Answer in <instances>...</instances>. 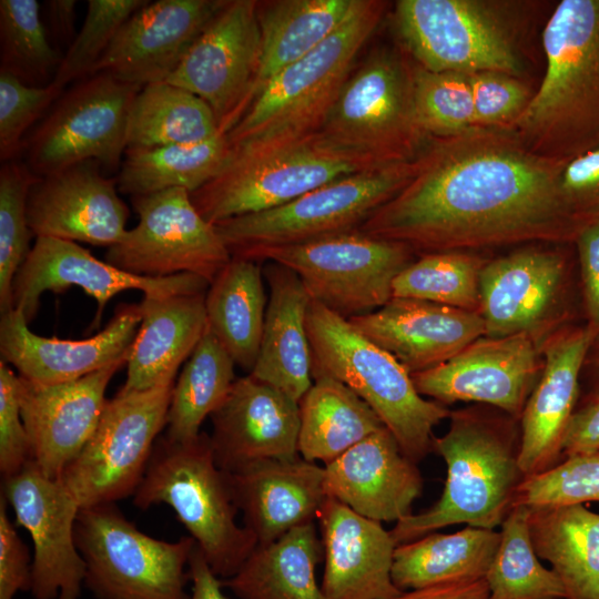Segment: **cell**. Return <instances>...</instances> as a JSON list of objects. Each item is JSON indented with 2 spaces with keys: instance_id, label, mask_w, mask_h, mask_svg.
<instances>
[{
  "instance_id": "obj_59",
  "label": "cell",
  "mask_w": 599,
  "mask_h": 599,
  "mask_svg": "<svg viewBox=\"0 0 599 599\" xmlns=\"http://www.w3.org/2000/svg\"><path fill=\"white\" fill-rule=\"evenodd\" d=\"M597 397H599V334L593 338L583 363L579 402Z\"/></svg>"
},
{
  "instance_id": "obj_26",
  "label": "cell",
  "mask_w": 599,
  "mask_h": 599,
  "mask_svg": "<svg viewBox=\"0 0 599 599\" xmlns=\"http://www.w3.org/2000/svg\"><path fill=\"white\" fill-rule=\"evenodd\" d=\"M210 417L214 458L224 471L263 459L300 457L298 403L250 374L235 379Z\"/></svg>"
},
{
  "instance_id": "obj_21",
  "label": "cell",
  "mask_w": 599,
  "mask_h": 599,
  "mask_svg": "<svg viewBox=\"0 0 599 599\" xmlns=\"http://www.w3.org/2000/svg\"><path fill=\"white\" fill-rule=\"evenodd\" d=\"M595 337L585 323H571L541 344V373L519 419V465L526 478L562 459L565 437L580 398L583 363Z\"/></svg>"
},
{
  "instance_id": "obj_15",
  "label": "cell",
  "mask_w": 599,
  "mask_h": 599,
  "mask_svg": "<svg viewBox=\"0 0 599 599\" xmlns=\"http://www.w3.org/2000/svg\"><path fill=\"white\" fill-rule=\"evenodd\" d=\"M141 89L104 72L78 81L28 139L29 169L39 177L87 161L119 170L130 110Z\"/></svg>"
},
{
  "instance_id": "obj_54",
  "label": "cell",
  "mask_w": 599,
  "mask_h": 599,
  "mask_svg": "<svg viewBox=\"0 0 599 599\" xmlns=\"http://www.w3.org/2000/svg\"><path fill=\"white\" fill-rule=\"evenodd\" d=\"M583 323L599 334V222L586 227L573 243Z\"/></svg>"
},
{
  "instance_id": "obj_1",
  "label": "cell",
  "mask_w": 599,
  "mask_h": 599,
  "mask_svg": "<svg viewBox=\"0 0 599 599\" xmlns=\"http://www.w3.org/2000/svg\"><path fill=\"white\" fill-rule=\"evenodd\" d=\"M566 163L534 152L510 126L432 136L407 183L357 231L420 255L573 244L583 229L561 193Z\"/></svg>"
},
{
  "instance_id": "obj_47",
  "label": "cell",
  "mask_w": 599,
  "mask_h": 599,
  "mask_svg": "<svg viewBox=\"0 0 599 599\" xmlns=\"http://www.w3.org/2000/svg\"><path fill=\"white\" fill-rule=\"evenodd\" d=\"M148 0H89L85 19L62 58L53 83L65 88L91 75L120 28Z\"/></svg>"
},
{
  "instance_id": "obj_22",
  "label": "cell",
  "mask_w": 599,
  "mask_h": 599,
  "mask_svg": "<svg viewBox=\"0 0 599 599\" xmlns=\"http://www.w3.org/2000/svg\"><path fill=\"white\" fill-rule=\"evenodd\" d=\"M229 0L148 1L120 28L91 74L143 88L166 81Z\"/></svg>"
},
{
  "instance_id": "obj_58",
  "label": "cell",
  "mask_w": 599,
  "mask_h": 599,
  "mask_svg": "<svg viewBox=\"0 0 599 599\" xmlns=\"http://www.w3.org/2000/svg\"><path fill=\"white\" fill-rule=\"evenodd\" d=\"M75 0H48L45 13L51 34L60 43L70 45L74 40Z\"/></svg>"
},
{
  "instance_id": "obj_4",
  "label": "cell",
  "mask_w": 599,
  "mask_h": 599,
  "mask_svg": "<svg viewBox=\"0 0 599 599\" xmlns=\"http://www.w3.org/2000/svg\"><path fill=\"white\" fill-rule=\"evenodd\" d=\"M306 329L312 377L328 376L359 396L415 463L433 451L434 428L450 415L447 406L422 396L412 375L351 322L312 300Z\"/></svg>"
},
{
  "instance_id": "obj_32",
  "label": "cell",
  "mask_w": 599,
  "mask_h": 599,
  "mask_svg": "<svg viewBox=\"0 0 599 599\" xmlns=\"http://www.w3.org/2000/svg\"><path fill=\"white\" fill-rule=\"evenodd\" d=\"M206 292L166 296L143 295L142 321L130 347L124 393L175 382L207 328Z\"/></svg>"
},
{
  "instance_id": "obj_28",
  "label": "cell",
  "mask_w": 599,
  "mask_h": 599,
  "mask_svg": "<svg viewBox=\"0 0 599 599\" xmlns=\"http://www.w3.org/2000/svg\"><path fill=\"white\" fill-rule=\"evenodd\" d=\"M348 321L410 375L443 364L485 335L479 313L415 298L393 297Z\"/></svg>"
},
{
  "instance_id": "obj_35",
  "label": "cell",
  "mask_w": 599,
  "mask_h": 599,
  "mask_svg": "<svg viewBox=\"0 0 599 599\" xmlns=\"http://www.w3.org/2000/svg\"><path fill=\"white\" fill-rule=\"evenodd\" d=\"M500 531L466 526L453 534L433 531L398 544L392 578L402 590L463 582L486 577Z\"/></svg>"
},
{
  "instance_id": "obj_38",
  "label": "cell",
  "mask_w": 599,
  "mask_h": 599,
  "mask_svg": "<svg viewBox=\"0 0 599 599\" xmlns=\"http://www.w3.org/2000/svg\"><path fill=\"white\" fill-rule=\"evenodd\" d=\"M298 408V453L313 463L328 464L385 427L359 396L328 376L313 378Z\"/></svg>"
},
{
  "instance_id": "obj_42",
  "label": "cell",
  "mask_w": 599,
  "mask_h": 599,
  "mask_svg": "<svg viewBox=\"0 0 599 599\" xmlns=\"http://www.w3.org/2000/svg\"><path fill=\"white\" fill-rule=\"evenodd\" d=\"M528 516L529 507L515 505L500 525V540L485 577L489 599H566L558 576L539 561Z\"/></svg>"
},
{
  "instance_id": "obj_34",
  "label": "cell",
  "mask_w": 599,
  "mask_h": 599,
  "mask_svg": "<svg viewBox=\"0 0 599 599\" xmlns=\"http://www.w3.org/2000/svg\"><path fill=\"white\" fill-rule=\"evenodd\" d=\"M322 557V539L309 522L257 545L222 585L238 599H325L315 576Z\"/></svg>"
},
{
  "instance_id": "obj_18",
  "label": "cell",
  "mask_w": 599,
  "mask_h": 599,
  "mask_svg": "<svg viewBox=\"0 0 599 599\" xmlns=\"http://www.w3.org/2000/svg\"><path fill=\"white\" fill-rule=\"evenodd\" d=\"M2 495L13 508L16 525L33 542L32 597L79 599L87 572L74 535L80 505L59 479L47 477L32 460L3 479Z\"/></svg>"
},
{
  "instance_id": "obj_27",
  "label": "cell",
  "mask_w": 599,
  "mask_h": 599,
  "mask_svg": "<svg viewBox=\"0 0 599 599\" xmlns=\"http://www.w3.org/2000/svg\"><path fill=\"white\" fill-rule=\"evenodd\" d=\"M323 467L327 497L378 522H397L410 515L423 490L417 463L403 453L386 427Z\"/></svg>"
},
{
  "instance_id": "obj_49",
  "label": "cell",
  "mask_w": 599,
  "mask_h": 599,
  "mask_svg": "<svg viewBox=\"0 0 599 599\" xmlns=\"http://www.w3.org/2000/svg\"><path fill=\"white\" fill-rule=\"evenodd\" d=\"M64 89L51 82L30 85L0 70V158L14 160L31 125L59 99Z\"/></svg>"
},
{
  "instance_id": "obj_14",
  "label": "cell",
  "mask_w": 599,
  "mask_h": 599,
  "mask_svg": "<svg viewBox=\"0 0 599 599\" xmlns=\"http://www.w3.org/2000/svg\"><path fill=\"white\" fill-rule=\"evenodd\" d=\"M174 384L119 390L106 400L92 437L59 477L81 508L135 494L166 426Z\"/></svg>"
},
{
  "instance_id": "obj_52",
  "label": "cell",
  "mask_w": 599,
  "mask_h": 599,
  "mask_svg": "<svg viewBox=\"0 0 599 599\" xmlns=\"http://www.w3.org/2000/svg\"><path fill=\"white\" fill-rule=\"evenodd\" d=\"M560 189L583 230L599 222V146L566 163L560 175Z\"/></svg>"
},
{
  "instance_id": "obj_13",
  "label": "cell",
  "mask_w": 599,
  "mask_h": 599,
  "mask_svg": "<svg viewBox=\"0 0 599 599\" xmlns=\"http://www.w3.org/2000/svg\"><path fill=\"white\" fill-rule=\"evenodd\" d=\"M559 246H526L488 260L480 274L485 335H530L541 347L555 331L571 323L581 308L576 252ZM576 251V250H575ZM582 313V311H581Z\"/></svg>"
},
{
  "instance_id": "obj_50",
  "label": "cell",
  "mask_w": 599,
  "mask_h": 599,
  "mask_svg": "<svg viewBox=\"0 0 599 599\" xmlns=\"http://www.w3.org/2000/svg\"><path fill=\"white\" fill-rule=\"evenodd\" d=\"M475 126L504 128L514 124L527 109L532 94L519 77L484 71L469 75Z\"/></svg>"
},
{
  "instance_id": "obj_20",
  "label": "cell",
  "mask_w": 599,
  "mask_h": 599,
  "mask_svg": "<svg viewBox=\"0 0 599 599\" xmlns=\"http://www.w3.org/2000/svg\"><path fill=\"white\" fill-rule=\"evenodd\" d=\"M79 286L95 298L98 312L91 328L99 326L106 303L116 294L139 290L143 295L166 296L206 292L210 283L194 274L149 277L130 274L94 257L77 242L37 237L12 283V309L28 324L34 318L44 292L60 293Z\"/></svg>"
},
{
  "instance_id": "obj_16",
  "label": "cell",
  "mask_w": 599,
  "mask_h": 599,
  "mask_svg": "<svg viewBox=\"0 0 599 599\" xmlns=\"http://www.w3.org/2000/svg\"><path fill=\"white\" fill-rule=\"evenodd\" d=\"M131 200L139 223L108 248L111 265L149 277L194 274L211 284L230 263L215 225L199 213L189 191L175 187Z\"/></svg>"
},
{
  "instance_id": "obj_39",
  "label": "cell",
  "mask_w": 599,
  "mask_h": 599,
  "mask_svg": "<svg viewBox=\"0 0 599 599\" xmlns=\"http://www.w3.org/2000/svg\"><path fill=\"white\" fill-rule=\"evenodd\" d=\"M232 153L226 133L194 144L126 149L118 190L131 197L175 187L193 193L224 169Z\"/></svg>"
},
{
  "instance_id": "obj_5",
  "label": "cell",
  "mask_w": 599,
  "mask_h": 599,
  "mask_svg": "<svg viewBox=\"0 0 599 599\" xmlns=\"http://www.w3.org/2000/svg\"><path fill=\"white\" fill-rule=\"evenodd\" d=\"M133 504L170 506L222 579L232 577L257 546L256 537L236 522L227 474L217 466L206 433L185 441L160 437Z\"/></svg>"
},
{
  "instance_id": "obj_36",
  "label": "cell",
  "mask_w": 599,
  "mask_h": 599,
  "mask_svg": "<svg viewBox=\"0 0 599 599\" xmlns=\"http://www.w3.org/2000/svg\"><path fill=\"white\" fill-rule=\"evenodd\" d=\"M355 3L356 0L258 2L261 58L252 102L275 75L332 35Z\"/></svg>"
},
{
  "instance_id": "obj_8",
  "label": "cell",
  "mask_w": 599,
  "mask_h": 599,
  "mask_svg": "<svg viewBox=\"0 0 599 599\" xmlns=\"http://www.w3.org/2000/svg\"><path fill=\"white\" fill-rule=\"evenodd\" d=\"M518 7L512 1L399 0L393 22L406 52L425 70L520 77Z\"/></svg>"
},
{
  "instance_id": "obj_45",
  "label": "cell",
  "mask_w": 599,
  "mask_h": 599,
  "mask_svg": "<svg viewBox=\"0 0 599 599\" xmlns=\"http://www.w3.org/2000/svg\"><path fill=\"white\" fill-rule=\"evenodd\" d=\"M39 176L26 162H3L0 170V312L12 309V283L30 252L33 235L27 205L31 186Z\"/></svg>"
},
{
  "instance_id": "obj_41",
  "label": "cell",
  "mask_w": 599,
  "mask_h": 599,
  "mask_svg": "<svg viewBox=\"0 0 599 599\" xmlns=\"http://www.w3.org/2000/svg\"><path fill=\"white\" fill-rule=\"evenodd\" d=\"M234 361L206 328L174 384L167 413L166 437L196 438L204 419L223 403L235 382Z\"/></svg>"
},
{
  "instance_id": "obj_19",
  "label": "cell",
  "mask_w": 599,
  "mask_h": 599,
  "mask_svg": "<svg viewBox=\"0 0 599 599\" xmlns=\"http://www.w3.org/2000/svg\"><path fill=\"white\" fill-rule=\"evenodd\" d=\"M541 368V347L530 335L481 336L412 379L422 396L445 406L475 402L519 420Z\"/></svg>"
},
{
  "instance_id": "obj_3",
  "label": "cell",
  "mask_w": 599,
  "mask_h": 599,
  "mask_svg": "<svg viewBox=\"0 0 599 599\" xmlns=\"http://www.w3.org/2000/svg\"><path fill=\"white\" fill-rule=\"evenodd\" d=\"M546 70L510 125L534 152L570 160L599 146V0H562L542 30Z\"/></svg>"
},
{
  "instance_id": "obj_12",
  "label": "cell",
  "mask_w": 599,
  "mask_h": 599,
  "mask_svg": "<svg viewBox=\"0 0 599 599\" xmlns=\"http://www.w3.org/2000/svg\"><path fill=\"white\" fill-rule=\"evenodd\" d=\"M408 246L359 231L252 251L243 258L270 261L297 274L309 297L351 318L393 298V282L416 257Z\"/></svg>"
},
{
  "instance_id": "obj_51",
  "label": "cell",
  "mask_w": 599,
  "mask_h": 599,
  "mask_svg": "<svg viewBox=\"0 0 599 599\" xmlns=\"http://www.w3.org/2000/svg\"><path fill=\"white\" fill-rule=\"evenodd\" d=\"M32 460L29 437L21 416L20 377L0 362V471L3 479L18 474Z\"/></svg>"
},
{
  "instance_id": "obj_6",
  "label": "cell",
  "mask_w": 599,
  "mask_h": 599,
  "mask_svg": "<svg viewBox=\"0 0 599 599\" xmlns=\"http://www.w3.org/2000/svg\"><path fill=\"white\" fill-rule=\"evenodd\" d=\"M386 7L356 0L332 35L265 85L227 133L231 145H270L317 132Z\"/></svg>"
},
{
  "instance_id": "obj_23",
  "label": "cell",
  "mask_w": 599,
  "mask_h": 599,
  "mask_svg": "<svg viewBox=\"0 0 599 599\" xmlns=\"http://www.w3.org/2000/svg\"><path fill=\"white\" fill-rule=\"evenodd\" d=\"M120 359L75 380L37 384L20 377V406L32 461L49 478L59 479L95 432Z\"/></svg>"
},
{
  "instance_id": "obj_43",
  "label": "cell",
  "mask_w": 599,
  "mask_h": 599,
  "mask_svg": "<svg viewBox=\"0 0 599 599\" xmlns=\"http://www.w3.org/2000/svg\"><path fill=\"white\" fill-rule=\"evenodd\" d=\"M487 261L465 251L419 255L394 280L393 297L422 300L479 313L480 274Z\"/></svg>"
},
{
  "instance_id": "obj_37",
  "label": "cell",
  "mask_w": 599,
  "mask_h": 599,
  "mask_svg": "<svg viewBox=\"0 0 599 599\" xmlns=\"http://www.w3.org/2000/svg\"><path fill=\"white\" fill-rule=\"evenodd\" d=\"M258 263L232 256L205 295L209 329L235 365L250 373L258 355L267 307Z\"/></svg>"
},
{
  "instance_id": "obj_48",
  "label": "cell",
  "mask_w": 599,
  "mask_h": 599,
  "mask_svg": "<svg viewBox=\"0 0 599 599\" xmlns=\"http://www.w3.org/2000/svg\"><path fill=\"white\" fill-rule=\"evenodd\" d=\"M599 501V450L576 454L552 468L524 479L514 506L527 507Z\"/></svg>"
},
{
  "instance_id": "obj_25",
  "label": "cell",
  "mask_w": 599,
  "mask_h": 599,
  "mask_svg": "<svg viewBox=\"0 0 599 599\" xmlns=\"http://www.w3.org/2000/svg\"><path fill=\"white\" fill-rule=\"evenodd\" d=\"M141 321L139 304H121L108 325L89 338H48L31 332L24 315L11 309L0 319L1 361L32 383L75 380L126 355Z\"/></svg>"
},
{
  "instance_id": "obj_31",
  "label": "cell",
  "mask_w": 599,
  "mask_h": 599,
  "mask_svg": "<svg viewBox=\"0 0 599 599\" xmlns=\"http://www.w3.org/2000/svg\"><path fill=\"white\" fill-rule=\"evenodd\" d=\"M263 274L270 297L258 355L250 375L298 403L313 384L306 329L312 298L292 270L271 262Z\"/></svg>"
},
{
  "instance_id": "obj_10",
  "label": "cell",
  "mask_w": 599,
  "mask_h": 599,
  "mask_svg": "<svg viewBox=\"0 0 599 599\" xmlns=\"http://www.w3.org/2000/svg\"><path fill=\"white\" fill-rule=\"evenodd\" d=\"M75 544L85 562L84 585L97 599H190L189 559L196 542L153 538L115 502L82 507Z\"/></svg>"
},
{
  "instance_id": "obj_56",
  "label": "cell",
  "mask_w": 599,
  "mask_h": 599,
  "mask_svg": "<svg viewBox=\"0 0 599 599\" xmlns=\"http://www.w3.org/2000/svg\"><path fill=\"white\" fill-rule=\"evenodd\" d=\"M392 599H489L485 578L403 591Z\"/></svg>"
},
{
  "instance_id": "obj_2",
  "label": "cell",
  "mask_w": 599,
  "mask_h": 599,
  "mask_svg": "<svg viewBox=\"0 0 599 599\" xmlns=\"http://www.w3.org/2000/svg\"><path fill=\"white\" fill-rule=\"evenodd\" d=\"M448 418L447 432L433 439L447 467L443 493L428 509L395 522L389 532L397 545L458 524L500 527L526 478L519 420L483 407L457 409Z\"/></svg>"
},
{
  "instance_id": "obj_44",
  "label": "cell",
  "mask_w": 599,
  "mask_h": 599,
  "mask_svg": "<svg viewBox=\"0 0 599 599\" xmlns=\"http://www.w3.org/2000/svg\"><path fill=\"white\" fill-rule=\"evenodd\" d=\"M1 68L30 85H47L62 58L52 47L37 0L0 1Z\"/></svg>"
},
{
  "instance_id": "obj_7",
  "label": "cell",
  "mask_w": 599,
  "mask_h": 599,
  "mask_svg": "<svg viewBox=\"0 0 599 599\" xmlns=\"http://www.w3.org/2000/svg\"><path fill=\"white\" fill-rule=\"evenodd\" d=\"M224 169L190 193L210 223L284 205L349 174L378 166L342 150L318 132L262 146H232Z\"/></svg>"
},
{
  "instance_id": "obj_57",
  "label": "cell",
  "mask_w": 599,
  "mask_h": 599,
  "mask_svg": "<svg viewBox=\"0 0 599 599\" xmlns=\"http://www.w3.org/2000/svg\"><path fill=\"white\" fill-rule=\"evenodd\" d=\"M187 569L192 582L190 599H227L222 591V580L211 569L197 545L191 552Z\"/></svg>"
},
{
  "instance_id": "obj_33",
  "label": "cell",
  "mask_w": 599,
  "mask_h": 599,
  "mask_svg": "<svg viewBox=\"0 0 599 599\" xmlns=\"http://www.w3.org/2000/svg\"><path fill=\"white\" fill-rule=\"evenodd\" d=\"M536 554L560 579L566 599H599V514L583 504L529 507Z\"/></svg>"
},
{
  "instance_id": "obj_17",
  "label": "cell",
  "mask_w": 599,
  "mask_h": 599,
  "mask_svg": "<svg viewBox=\"0 0 599 599\" xmlns=\"http://www.w3.org/2000/svg\"><path fill=\"white\" fill-rule=\"evenodd\" d=\"M260 58L258 1L229 0L166 82L205 101L227 134L252 103Z\"/></svg>"
},
{
  "instance_id": "obj_9",
  "label": "cell",
  "mask_w": 599,
  "mask_h": 599,
  "mask_svg": "<svg viewBox=\"0 0 599 599\" xmlns=\"http://www.w3.org/2000/svg\"><path fill=\"white\" fill-rule=\"evenodd\" d=\"M413 69L396 49H375L349 74L317 132L376 165L414 161L430 136L416 116Z\"/></svg>"
},
{
  "instance_id": "obj_40",
  "label": "cell",
  "mask_w": 599,
  "mask_h": 599,
  "mask_svg": "<svg viewBox=\"0 0 599 599\" xmlns=\"http://www.w3.org/2000/svg\"><path fill=\"white\" fill-rule=\"evenodd\" d=\"M223 133L210 105L166 81L143 87L128 121L126 149L194 144Z\"/></svg>"
},
{
  "instance_id": "obj_24",
  "label": "cell",
  "mask_w": 599,
  "mask_h": 599,
  "mask_svg": "<svg viewBox=\"0 0 599 599\" xmlns=\"http://www.w3.org/2000/svg\"><path fill=\"white\" fill-rule=\"evenodd\" d=\"M101 169L87 161L38 177L27 205L32 234L108 248L121 241L130 211L118 194L116 179Z\"/></svg>"
},
{
  "instance_id": "obj_55",
  "label": "cell",
  "mask_w": 599,
  "mask_h": 599,
  "mask_svg": "<svg viewBox=\"0 0 599 599\" xmlns=\"http://www.w3.org/2000/svg\"><path fill=\"white\" fill-rule=\"evenodd\" d=\"M599 450V397L578 403L569 424L562 458Z\"/></svg>"
},
{
  "instance_id": "obj_46",
  "label": "cell",
  "mask_w": 599,
  "mask_h": 599,
  "mask_svg": "<svg viewBox=\"0 0 599 599\" xmlns=\"http://www.w3.org/2000/svg\"><path fill=\"white\" fill-rule=\"evenodd\" d=\"M414 104L428 136H448L475 126L470 79L458 72L413 69Z\"/></svg>"
},
{
  "instance_id": "obj_53",
  "label": "cell",
  "mask_w": 599,
  "mask_h": 599,
  "mask_svg": "<svg viewBox=\"0 0 599 599\" xmlns=\"http://www.w3.org/2000/svg\"><path fill=\"white\" fill-rule=\"evenodd\" d=\"M7 499L0 497V599H13L18 591L30 590L29 549L7 512Z\"/></svg>"
},
{
  "instance_id": "obj_11",
  "label": "cell",
  "mask_w": 599,
  "mask_h": 599,
  "mask_svg": "<svg viewBox=\"0 0 599 599\" xmlns=\"http://www.w3.org/2000/svg\"><path fill=\"white\" fill-rule=\"evenodd\" d=\"M414 161L369 167L274 209L215 223L233 257L358 230L409 180Z\"/></svg>"
},
{
  "instance_id": "obj_29",
  "label": "cell",
  "mask_w": 599,
  "mask_h": 599,
  "mask_svg": "<svg viewBox=\"0 0 599 599\" xmlns=\"http://www.w3.org/2000/svg\"><path fill=\"white\" fill-rule=\"evenodd\" d=\"M325 566V599H392L403 591L392 578L397 544L382 522L327 497L317 517Z\"/></svg>"
},
{
  "instance_id": "obj_30",
  "label": "cell",
  "mask_w": 599,
  "mask_h": 599,
  "mask_svg": "<svg viewBox=\"0 0 599 599\" xmlns=\"http://www.w3.org/2000/svg\"><path fill=\"white\" fill-rule=\"evenodd\" d=\"M246 527L266 545L314 522L327 498L324 467L305 460L263 459L226 471Z\"/></svg>"
}]
</instances>
